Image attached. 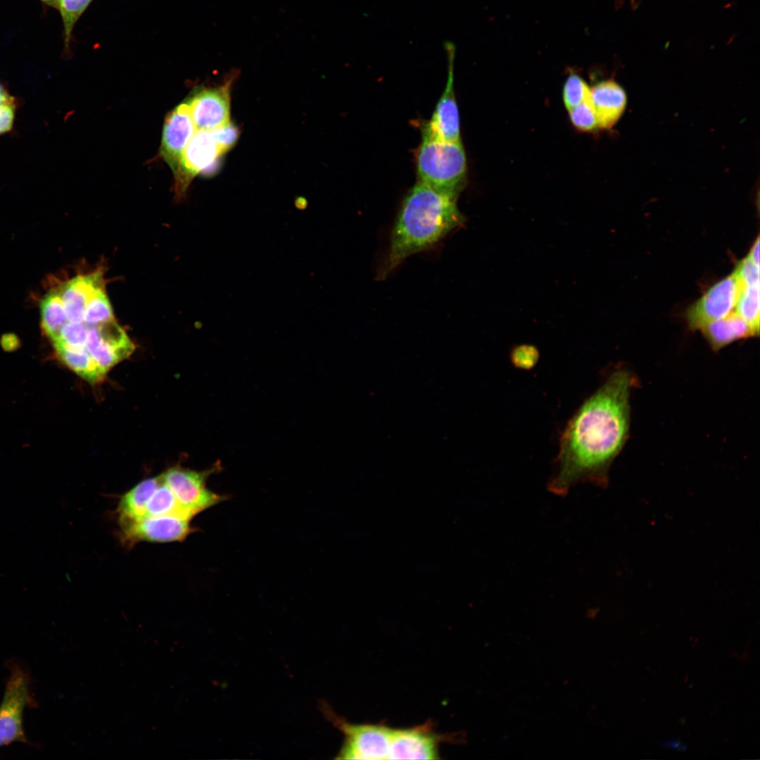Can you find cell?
<instances>
[{
	"label": "cell",
	"instance_id": "cell-10",
	"mask_svg": "<svg viewBox=\"0 0 760 760\" xmlns=\"http://www.w3.org/2000/svg\"><path fill=\"white\" fill-rule=\"evenodd\" d=\"M223 153L211 131L197 130L186 145L175 175L176 196L182 197L193 177L208 169Z\"/></svg>",
	"mask_w": 760,
	"mask_h": 760
},
{
	"label": "cell",
	"instance_id": "cell-21",
	"mask_svg": "<svg viewBox=\"0 0 760 760\" xmlns=\"http://www.w3.org/2000/svg\"><path fill=\"white\" fill-rule=\"evenodd\" d=\"M42 327L46 334L53 341L61 329L68 322L63 303L59 293L47 295L41 303Z\"/></svg>",
	"mask_w": 760,
	"mask_h": 760
},
{
	"label": "cell",
	"instance_id": "cell-17",
	"mask_svg": "<svg viewBox=\"0 0 760 760\" xmlns=\"http://www.w3.org/2000/svg\"><path fill=\"white\" fill-rule=\"evenodd\" d=\"M699 330L714 350H718L735 341L759 335L735 311L723 318L703 325Z\"/></svg>",
	"mask_w": 760,
	"mask_h": 760
},
{
	"label": "cell",
	"instance_id": "cell-31",
	"mask_svg": "<svg viewBox=\"0 0 760 760\" xmlns=\"http://www.w3.org/2000/svg\"><path fill=\"white\" fill-rule=\"evenodd\" d=\"M17 107L18 101L15 97L0 104V135L12 129Z\"/></svg>",
	"mask_w": 760,
	"mask_h": 760
},
{
	"label": "cell",
	"instance_id": "cell-5",
	"mask_svg": "<svg viewBox=\"0 0 760 760\" xmlns=\"http://www.w3.org/2000/svg\"><path fill=\"white\" fill-rule=\"evenodd\" d=\"M220 468V465H215L211 469L197 471L172 467L161 476L180 504L195 516L227 499V496L205 488L207 479Z\"/></svg>",
	"mask_w": 760,
	"mask_h": 760
},
{
	"label": "cell",
	"instance_id": "cell-29",
	"mask_svg": "<svg viewBox=\"0 0 760 760\" xmlns=\"http://www.w3.org/2000/svg\"><path fill=\"white\" fill-rule=\"evenodd\" d=\"M733 271L742 285L759 284V266L747 256L737 262Z\"/></svg>",
	"mask_w": 760,
	"mask_h": 760
},
{
	"label": "cell",
	"instance_id": "cell-19",
	"mask_svg": "<svg viewBox=\"0 0 760 760\" xmlns=\"http://www.w3.org/2000/svg\"><path fill=\"white\" fill-rule=\"evenodd\" d=\"M162 482L161 475L145 479L125 493L118 504L120 518L136 520L145 517L146 504Z\"/></svg>",
	"mask_w": 760,
	"mask_h": 760
},
{
	"label": "cell",
	"instance_id": "cell-15",
	"mask_svg": "<svg viewBox=\"0 0 760 760\" xmlns=\"http://www.w3.org/2000/svg\"><path fill=\"white\" fill-rule=\"evenodd\" d=\"M597 127H612L621 118L626 105V95L622 87L612 80L599 82L590 88Z\"/></svg>",
	"mask_w": 760,
	"mask_h": 760
},
{
	"label": "cell",
	"instance_id": "cell-23",
	"mask_svg": "<svg viewBox=\"0 0 760 760\" xmlns=\"http://www.w3.org/2000/svg\"><path fill=\"white\" fill-rule=\"evenodd\" d=\"M114 319L110 303L103 290L98 288L89 298L84 315V322L89 326H96Z\"/></svg>",
	"mask_w": 760,
	"mask_h": 760
},
{
	"label": "cell",
	"instance_id": "cell-32",
	"mask_svg": "<svg viewBox=\"0 0 760 760\" xmlns=\"http://www.w3.org/2000/svg\"><path fill=\"white\" fill-rule=\"evenodd\" d=\"M1 343L4 349L11 351L17 349L20 343L15 335L8 334L2 336Z\"/></svg>",
	"mask_w": 760,
	"mask_h": 760
},
{
	"label": "cell",
	"instance_id": "cell-30",
	"mask_svg": "<svg viewBox=\"0 0 760 760\" xmlns=\"http://www.w3.org/2000/svg\"><path fill=\"white\" fill-rule=\"evenodd\" d=\"M211 132L224 153L234 145L238 137L236 128L230 122L211 130Z\"/></svg>",
	"mask_w": 760,
	"mask_h": 760
},
{
	"label": "cell",
	"instance_id": "cell-9",
	"mask_svg": "<svg viewBox=\"0 0 760 760\" xmlns=\"http://www.w3.org/2000/svg\"><path fill=\"white\" fill-rule=\"evenodd\" d=\"M85 348L107 372L127 358L134 351V345L122 328L112 319L89 327Z\"/></svg>",
	"mask_w": 760,
	"mask_h": 760
},
{
	"label": "cell",
	"instance_id": "cell-3",
	"mask_svg": "<svg viewBox=\"0 0 760 760\" xmlns=\"http://www.w3.org/2000/svg\"><path fill=\"white\" fill-rule=\"evenodd\" d=\"M417 169L420 183L457 197L464 185L467 159L461 141L423 137Z\"/></svg>",
	"mask_w": 760,
	"mask_h": 760
},
{
	"label": "cell",
	"instance_id": "cell-26",
	"mask_svg": "<svg viewBox=\"0 0 760 760\" xmlns=\"http://www.w3.org/2000/svg\"><path fill=\"white\" fill-rule=\"evenodd\" d=\"M89 327L84 322H68L61 329L53 344H62L72 347H85Z\"/></svg>",
	"mask_w": 760,
	"mask_h": 760
},
{
	"label": "cell",
	"instance_id": "cell-28",
	"mask_svg": "<svg viewBox=\"0 0 760 760\" xmlns=\"http://www.w3.org/2000/svg\"><path fill=\"white\" fill-rule=\"evenodd\" d=\"M512 364L520 369H530L537 363L539 353L533 346L524 344L514 348L511 352Z\"/></svg>",
	"mask_w": 760,
	"mask_h": 760
},
{
	"label": "cell",
	"instance_id": "cell-1",
	"mask_svg": "<svg viewBox=\"0 0 760 760\" xmlns=\"http://www.w3.org/2000/svg\"><path fill=\"white\" fill-rule=\"evenodd\" d=\"M634 383L629 371L616 369L575 412L561 435L550 491L565 495L578 483L607 485L610 466L628 435Z\"/></svg>",
	"mask_w": 760,
	"mask_h": 760
},
{
	"label": "cell",
	"instance_id": "cell-4",
	"mask_svg": "<svg viewBox=\"0 0 760 760\" xmlns=\"http://www.w3.org/2000/svg\"><path fill=\"white\" fill-rule=\"evenodd\" d=\"M326 714L344 734L339 759H388L394 728L384 725L353 724L339 718L331 711Z\"/></svg>",
	"mask_w": 760,
	"mask_h": 760
},
{
	"label": "cell",
	"instance_id": "cell-8",
	"mask_svg": "<svg viewBox=\"0 0 760 760\" xmlns=\"http://www.w3.org/2000/svg\"><path fill=\"white\" fill-rule=\"evenodd\" d=\"M191 519L173 516L145 517L140 519L120 518L124 542L133 545L139 541H181L193 531Z\"/></svg>",
	"mask_w": 760,
	"mask_h": 760
},
{
	"label": "cell",
	"instance_id": "cell-2",
	"mask_svg": "<svg viewBox=\"0 0 760 760\" xmlns=\"http://www.w3.org/2000/svg\"><path fill=\"white\" fill-rule=\"evenodd\" d=\"M456 196L418 182L405 196L393 227L386 274L426 251L465 222Z\"/></svg>",
	"mask_w": 760,
	"mask_h": 760
},
{
	"label": "cell",
	"instance_id": "cell-22",
	"mask_svg": "<svg viewBox=\"0 0 760 760\" xmlns=\"http://www.w3.org/2000/svg\"><path fill=\"white\" fill-rule=\"evenodd\" d=\"M735 311L759 333V284L742 285Z\"/></svg>",
	"mask_w": 760,
	"mask_h": 760
},
{
	"label": "cell",
	"instance_id": "cell-20",
	"mask_svg": "<svg viewBox=\"0 0 760 760\" xmlns=\"http://www.w3.org/2000/svg\"><path fill=\"white\" fill-rule=\"evenodd\" d=\"M158 516H173L189 519L194 517L180 504L163 480L148 501L146 507V517Z\"/></svg>",
	"mask_w": 760,
	"mask_h": 760
},
{
	"label": "cell",
	"instance_id": "cell-13",
	"mask_svg": "<svg viewBox=\"0 0 760 760\" xmlns=\"http://www.w3.org/2000/svg\"><path fill=\"white\" fill-rule=\"evenodd\" d=\"M443 737L426 725L395 729L388 759H437Z\"/></svg>",
	"mask_w": 760,
	"mask_h": 760
},
{
	"label": "cell",
	"instance_id": "cell-7",
	"mask_svg": "<svg viewBox=\"0 0 760 760\" xmlns=\"http://www.w3.org/2000/svg\"><path fill=\"white\" fill-rule=\"evenodd\" d=\"M28 676L18 666L11 669L0 706V747L24 742L23 714L28 702Z\"/></svg>",
	"mask_w": 760,
	"mask_h": 760
},
{
	"label": "cell",
	"instance_id": "cell-18",
	"mask_svg": "<svg viewBox=\"0 0 760 760\" xmlns=\"http://www.w3.org/2000/svg\"><path fill=\"white\" fill-rule=\"evenodd\" d=\"M60 360L70 369L91 384L101 382L106 372L96 362L85 347L54 344Z\"/></svg>",
	"mask_w": 760,
	"mask_h": 760
},
{
	"label": "cell",
	"instance_id": "cell-25",
	"mask_svg": "<svg viewBox=\"0 0 760 760\" xmlns=\"http://www.w3.org/2000/svg\"><path fill=\"white\" fill-rule=\"evenodd\" d=\"M590 99V88L578 75L571 73L565 82L563 99L569 110Z\"/></svg>",
	"mask_w": 760,
	"mask_h": 760
},
{
	"label": "cell",
	"instance_id": "cell-33",
	"mask_svg": "<svg viewBox=\"0 0 760 760\" xmlns=\"http://www.w3.org/2000/svg\"><path fill=\"white\" fill-rule=\"evenodd\" d=\"M747 257L754 264L759 266V237H756Z\"/></svg>",
	"mask_w": 760,
	"mask_h": 760
},
{
	"label": "cell",
	"instance_id": "cell-11",
	"mask_svg": "<svg viewBox=\"0 0 760 760\" xmlns=\"http://www.w3.org/2000/svg\"><path fill=\"white\" fill-rule=\"evenodd\" d=\"M445 45L449 60L448 82L431 120L424 129L423 137L461 141L459 113L453 91V60L455 49L451 42H446Z\"/></svg>",
	"mask_w": 760,
	"mask_h": 760
},
{
	"label": "cell",
	"instance_id": "cell-27",
	"mask_svg": "<svg viewBox=\"0 0 760 760\" xmlns=\"http://www.w3.org/2000/svg\"><path fill=\"white\" fill-rule=\"evenodd\" d=\"M572 124L579 130L592 131L597 127L596 114L590 99L569 110Z\"/></svg>",
	"mask_w": 760,
	"mask_h": 760
},
{
	"label": "cell",
	"instance_id": "cell-14",
	"mask_svg": "<svg viewBox=\"0 0 760 760\" xmlns=\"http://www.w3.org/2000/svg\"><path fill=\"white\" fill-rule=\"evenodd\" d=\"M186 103L197 130L211 131L229 122L226 87L201 91Z\"/></svg>",
	"mask_w": 760,
	"mask_h": 760
},
{
	"label": "cell",
	"instance_id": "cell-16",
	"mask_svg": "<svg viewBox=\"0 0 760 760\" xmlns=\"http://www.w3.org/2000/svg\"><path fill=\"white\" fill-rule=\"evenodd\" d=\"M102 286L100 271L79 275L68 281L59 293L64 305L68 322H84L87 301L92 293Z\"/></svg>",
	"mask_w": 760,
	"mask_h": 760
},
{
	"label": "cell",
	"instance_id": "cell-12",
	"mask_svg": "<svg viewBox=\"0 0 760 760\" xmlns=\"http://www.w3.org/2000/svg\"><path fill=\"white\" fill-rule=\"evenodd\" d=\"M196 131L189 107L186 103L177 106L165 118L160 154L174 175L177 172L186 145Z\"/></svg>",
	"mask_w": 760,
	"mask_h": 760
},
{
	"label": "cell",
	"instance_id": "cell-35",
	"mask_svg": "<svg viewBox=\"0 0 760 760\" xmlns=\"http://www.w3.org/2000/svg\"><path fill=\"white\" fill-rule=\"evenodd\" d=\"M40 1H42L44 4H46L47 6H49L54 7V8H57L58 0H40Z\"/></svg>",
	"mask_w": 760,
	"mask_h": 760
},
{
	"label": "cell",
	"instance_id": "cell-34",
	"mask_svg": "<svg viewBox=\"0 0 760 760\" xmlns=\"http://www.w3.org/2000/svg\"><path fill=\"white\" fill-rule=\"evenodd\" d=\"M14 96H11L6 87L0 83V104L11 99Z\"/></svg>",
	"mask_w": 760,
	"mask_h": 760
},
{
	"label": "cell",
	"instance_id": "cell-24",
	"mask_svg": "<svg viewBox=\"0 0 760 760\" xmlns=\"http://www.w3.org/2000/svg\"><path fill=\"white\" fill-rule=\"evenodd\" d=\"M92 1L58 0L57 9L60 11L63 20L65 51H69L72 33L75 24Z\"/></svg>",
	"mask_w": 760,
	"mask_h": 760
},
{
	"label": "cell",
	"instance_id": "cell-6",
	"mask_svg": "<svg viewBox=\"0 0 760 760\" xmlns=\"http://www.w3.org/2000/svg\"><path fill=\"white\" fill-rule=\"evenodd\" d=\"M740 289L734 271L711 286L686 310L685 316L689 328L699 329L703 325L735 311Z\"/></svg>",
	"mask_w": 760,
	"mask_h": 760
},
{
	"label": "cell",
	"instance_id": "cell-36",
	"mask_svg": "<svg viewBox=\"0 0 760 760\" xmlns=\"http://www.w3.org/2000/svg\"><path fill=\"white\" fill-rule=\"evenodd\" d=\"M631 1L632 4H633V6H635V4H636V0H631Z\"/></svg>",
	"mask_w": 760,
	"mask_h": 760
}]
</instances>
